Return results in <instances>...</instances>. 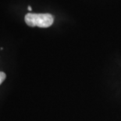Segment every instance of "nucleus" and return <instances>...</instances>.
<instances>
[{
    "mask_svg": "<svg viewBox=\"0 0 121 121\" xmlns=\"http://www.w3.org/2000/svg\"><path fill=\"white\" fill-rule=\"evenodd\" d=\"M25 23L30 27L46 28L52 25L54 17L49 13H27L24 17Z\"/></svg>",
    "mask_w": 121,
    "mask_h": 121,
    "instance_id": "obj_1",
    "label": "nucleus"
},
{
    "mask_svg": "<svg viewBox=\"0 0 121 121\" xmlns=\"http://www.w3.org/2000/svg\"><path fill=\"white\" fill-rule=\"evenodd\" d=\"M6 73H3V72H0V84L4 81V80L6 79Z\"/></svg>",
    "mask_w": 121,
    "mask_h": 121,
    "instance_id": "obj_2",
    "label": "nucleus"
},
{
    "mask_svg": "<svg viewBox=\"0 0 121 121\" xmlns=\"http://www.w3.org/2000/svg\"><path fill=\"white\" fill-rule=\"evenodd\" d=\"M28 10H29V11H30V10H31V7H30V6H28Z\"/></svg>",
    "mask_w": 121,
    "mask_h": 121,
    "instance_id": "obj_3",
    "label": "nucleus"
}]
</instances>
